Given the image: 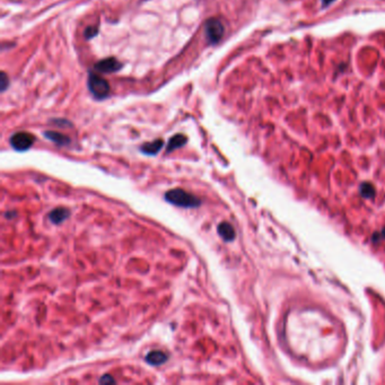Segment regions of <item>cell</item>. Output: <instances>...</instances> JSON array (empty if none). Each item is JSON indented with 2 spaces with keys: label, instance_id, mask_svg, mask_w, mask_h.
I'll return each mask as SVG.
<instances>
[{
  "label": "cell",
  "instance_id": "6da1fadb",
  "mask_svg": "<svg viewBox=\"0 0 385 385\" xmlns=\"http://www.w3.org/2000/svg\"><path fill=\"white\" fill-rule=\"evenodd\" d=\"M166 201L182 208H197L200 206V199L182 189H172L165 193Z\"/></svg>",
  "mask_w": 385,
  "mask_h": 385
},
{
  "label": "cell",
  "instance_id": "7a4b0ae2",
  "mask_svg": "<svg viewBox=\"0 0 385 385\" xmlns=\"http://www.w3.org/2000/svg\"><path fill=\"white\" fill-rule=\"evenodd\" d=\"M87 87H88L89 93L95 99L102 101L109 97L111 92V86L104 77L101 75L89 73L88 78H87Z\"/></svg>",
  "mask_w": 385,
  "mask_h": 385
},
{
  "label": "cell",
  "instance_id": "3957f363",
  "mask_svg": "<svg viewBox=\"0 0 385 385\" xmlns=\"http://www.w3.org/2000/svg\"><path fill=\"white\" fill-rule=\"evenodd\" d=\"M225 28L221 20L217 18H209L205 23V35L210 45H215L221 42Z\"/></svg>",
  "mask_w": 385,
  "mask_h": 385
},
{
  "label": "cell",
  "instance_id": "277c9868",
  "mask_svg": "<svg viewBox=\"0 0 385 385\" xmlns=\"http://www.w3.org/2000/svg\"><path fill=\"white\" fill-rule=\"evenodd\" d=\"M35 142L34 136L25 131H19L12 135L9 139L10 146L17 152H25L30 149Z\"/></svg>",
  "mask_w": 385,
  "mask_h": 385
},
{
  "label": "cell",
  "instance_id": "5b68a950",
  "mask_svg": "<svg viewBox=\"0 0 385 385\" xmlns=\"http://www.w3.org/2000/svg\"><path fill=\"white\" fill-rule=\"evenodd\" d=\"M123 65L120 62L117 58L109 57L105 59H102L97 61L94 65V69L98 72L99 74H113L118 73L119 70H121Z\"/></svg>",
  "mask_w": 385,
  "mask_h": 385
},
{
  "label": "cell",
  "instance_id": "8992f818",
  "mask_svg": "<svg viewBox=\"0 0 385 385\" xmlns=\"http://www.w3.org/2000/svg\"><path fill=\"white\" fill-rule=\"evenodd\" d=\"M70 216V210L65 208V207H58V208L53 209L50 211L49 214V219L51 221L53 224H60L62 222H65L66 219H68Z\"/></svg>",
  "mask_w": 385,
  "mask_h": 385
},
{
  "label": "cell",
  "instance_id": "52a82bcc",
  "mask_svg": "<svg viewBox=\"0 0 385 385\" xmlns=\"http://www.w3.org/2000/svg\"><path fill=\"white\" fill-rule=\"evenodd\" d=\"M43 136L47 139H49L50 142L55 143L56 145H59V146H67V145L72 143L69 137L57 131H45L43 132Z\"/></svg>",
  "mask_w": 385,
  "mask_h": 385
},
{
  "label": "cell",
  "instance_id": "ba28073f",
  "mask_svg": "<svg viewBox=\"0 0 385 385\" xmlns=\"http://www.w3.org/2000/svg\"><path fill=\"white\" fill-rule=\"evenodd\" d=\"M164 146V142L161 139H156L154 142L151 143H146L144 144L142 147H140V151L144 154H146L148 156H154L157 153H159V151Z\"/></svg>",
  "mask_w": 385,
  "mask_h": 385
},
{
  "label": "cell",
  "instance_id": "9c48e42d",
  "mask_svg": "<svg viewBox=\"0 0 385 385\" xmlns=\"http://www.w3.org/2000/svg\"><path fill=\"white\" fill-rule=\"evenodd\" d=\"M145 359H146V362L149 364V365L158 366L166 362L167 355L160 350H154V351H151Z\"/></svg>",
  "mask_w": 385,
  "mask_h": 385
},
{
  "label": "cell",
  "instance_id": "30bf717a",
  "mask_svg": "<svg viewBox=\"0 0 385 385\" xmlns=\"http://www.w3.org/2000/svg\"><path fill=\"white\" fill-rule=\"evenodd\" d=\"M217 231H218L219 236H221L223 239H225V241H227V242L233 241V239L235 238L234 227L229 223L219 224L218 227H217Z\"/></svg>",
  "mask_w": 385,
  "mask_h": 385
},
{
  "label": "cell",
  "instance_id": "8fae6325",
  "mask_svg": "<svg viewBox=\"0 0 385 385\" xmlns=\"http://www.w3.org/2000/svg\"><path fill=\"white\" fill-rule=\"evenodd\" d=\"M186 142H188V138H186L184 135L177 134L175 136H173L172 138L168 140V144H167V147H166V152L167 153H171L173 151H175V149H177V148L183 147L184 145L186 144Z\"/></svg>",
  "mask_w": 385,
  "mask_h": 385
},
{
  "label": "cell",
  "instance_id": "7c38bea8",
  "mask_svg": "<svg viewBox=\"0 0 385 385\" xmlns=\"http://www.w3.org/2000/svg\"><path fill=\"white\" fill-rule=\"evenodd\" d=\"M360 194H362L364 198H367V199L373 198L375 196L374 186H373L372 183L365 182V183H363L362 185H360Z\"/></svg>",
  "mask_w": 385,
  "mask_h": 385
},
{
  "label": "cell",
  "instance_id": "4fadbf2b",
  "mask_svg": "<svg viewBox=\"0 0 385 385\" xmlns=\"http://www.w3.org/2000/svg\"><path fill=\"white\" fill-rule=\"evenodd\" d=\"M9 87V78H8L7 74L5 72H2L0 74V89L1 92H6V89Z\"/></svg>",
  "mask_w": 385,
  "mask_h": 385
},
{
  "label": "cell",
  "instance_id": "5bb4252c",
  "mask_svg": "<svg viewBox=\"0 0 385 385\" xmlns=\"http://www.w3.org/2000/svg\"><path fill=\"white\" fill-rule=\"evenodd\" d=\"M97 34H98V28L95 26H88L84 32V36L86 40L93 39V37H95Z\"/></svg>",
  "mask_w": 385,
  "mask_h": 385
},
{
  "label": "cell",
  "instance_id": "9a60e30c",
  "mask_svg": "<svg viewBox=\"0 0 385 385\" xmlns=\"http://www.w3.org/2000/svg\"><path fill=\"white\" fill-rule=\"evenodd\" d=\"M114 382H115V381H114L113 378H112L111 375H104V376H102L101 380H99V383H102V384H104V383H114Z\"/></svg>",
  "mask_w": 385,
  "mask_h": 385
},
{
  "label": "cell",
  "instance_id": "2e32d148",
  "mask_svg": "<svg viewBox=\"0 0 385 385\" xmlns=\"http://www.w3.org/2000/svg\"><path fill=\"white\" fill-rule=\"evenodd\" d=\"M321 1H322L323 7H326V6L331 5V3H332V2L334 1V0H321Z\"/></svg>",
  "mask_w": 385,
  "mask_h": 385
},
{
  "label": "cell",
  "instance_id": "e0dca14e",
  "mask_svg": "<svg viewBox=\"0 0 385 385\" xmlns=\"http://www.w3.org/2000/svg\"><path fill=\"white\" fill-rule=\"evenodd\" d=\"M382 235H383V237L385 238V229H383V231H382Z\"/></svg>",
  "mask_w": 385,
  "mask_h": 385
}]
</instances>
